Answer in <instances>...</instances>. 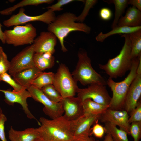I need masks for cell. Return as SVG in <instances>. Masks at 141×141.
<instances>
[{
    "mask_svg": "<svg viewBox=\"0 0 141 141\" xmlns=\"http://www.w3.org/2000/svg\"><path fill=\"white\" fill-rule=\"evenodd\" d=\"M82 104L84 114L99 115L109 108V106L100 104L90 99L83 100Z\"/></svg>",
    "mask_w": 141,
    "mask_h": 141,
    "instance_id": "cell-23",
    "label": "cell"
},
{
    "mask_svg": "<svg viewBox=\"0 0 141 141\" xmlns=\"http://www.w3.org/2000/svg\"><path fill=\"white\" fill-rule=\"evenodd\" d=\"M2 26L0 23V40L2 43L4 44L5 43V42L4 34L2 29Z\"/></svg>",
    "mask_w": 141,
    "mask_h": 141,
    "instance_id": "cell-41",
    "label": "cell"
},
{
    "mask_svg": "<svg viewBox=\"0 0 141 141\" xmlns=\"http://www.w3.org/2000/svg\"><path fill=\"white\" fill-rule=\"evenodd\" d=\"M42 72L34 66L17 72L12 76L17 83L26 89L31 85L32 82Z\"/></svg>",
    "mask_w": 141,
    "mask_h": 141,
    "instance_id": "cell-18",
    "label": "cell"
},
{
    "mask_svg": "<svg viewBox=\"0 0 141 141\" xmlns=\"http://www.w3.org/2000/svg\"><path fill=\"white\" fill-rule=\"evenodd\" d=\"M2 113V110L1 108L0 107V116Z\"/></svg>",
    "mask_w": 141,
    "mask_h": 141,
    "instance_id": "cell-43",
    "label": "cell"
},
{
    "mask_svg": "<svg viewBox=\"0 0 141 141\" xmlns=\"http://www.w3.org/2000/svg\"><path fill=\"white\" fill-rule=\"evenodd\" d=\"M0 92L4 94V100L6 103L10 105H13L15 103L20 104L27 117L30 119H35L40 125L39 122L36 119L28 108L27 99L28 98L31 97V96L29 92L26 89L16 92L8 89H0Z\"/></svg>",
    "mask_w": 141,
    "mask_h": 141,
    "instance_id": "cell-14",
    "label": "cell"
},
{
    "mask_svg": "<svg viewBox=\"0 0 141 141\" xmlns=\"http://www.w3.org/2000/svg\"><path fill=\"white\" fill-rule=\"evenodd\" d=\"M129 134L132 137L134 141H139L141 137V121L131 123Z\"/></svg>",
    "mask_w": 141,
    "mask_h": 141,
    "instance_id": "cell-33",
    "label": "cell"
},
{
    "mask_svg": "<svg viewBox=\"0 0 141 141\" xmlns=\"http://www.w3.org/2000/svg\"><path fill=\"white\" fill-rule=\"evenodd\" d=\"M128 121L130 124L133 122L141 121V101L139 100L137 105L133 111L130 112Z\"/></svg>",
    "mask_w": 141,
    "mask_h": 141,
    "instance_id": "cell-34",
    "label": "cell"
},
{
    "mask_svg": "<svg viewBox=\"0 0 141 141\" xmlns=\"http://www.w3.org/2000/svg\"><path fill=\"white\" fill-rule=\"evenodd\" d=\"M5 43L15 47L33 44L37 35L36 28L30 23L14 26L3 32Z\"/></svg>",
    "mask_w": 141,
    "mask_h": 141,
    "instance_id": "cell-6",
    "label": "cell"
},
{
    "mask_svg": "<svg viewBox=\"0 0 141 141\" xmlns=\"http://www.w3.org/2000/svg\"><path fill=\"white\" fill-rule=\"evenodd\" d=\"M140 29H141V26L136 27L117 26L106 33L100 32L96 37L95 39L97 41L103 42L110 36L116 34H129Z\"/></svg>",
    "mask_w": 141,
    "mask_h": 141,
    "instance_id": "cell-22",
    "label": "cell"
},
{
    "mask_svg": "<svg viewBox=\"0 0 141 141\" xmlns=\"http://www.w3.org/2000/svg\"><path fill=\"white\" fill-rule=\"evenodd\" d=\"M68 67L60 64L55 74L52 84L63 98L74 96L78 87Z\"/></svg>",
    "mask_w": 141,
    "mask_h": 141,
    "instance_id": "cell-7",
    "label": "cell"
},
{
    "mask_svg": "<svg viewBox=\"0 0 141 141\" xmlns=\"http://www.w3.org/2000/svg\"><path fill=\"white\" fill-rule=\"evenodd\" d=\"M74 1V0H59L57 3L47 7L48 9H50L54 12L63 10L61 8L63 6Z\"/></svg>",
    "mask_w": 141,
    "mask_h": 141,
    "instance_id": "cell-36",
    "label": "cell"
},
{
    "mask_svg": "<svg viewBox=\"0 0 141 141\" xmlns=\"http://www.w3.org/2000/svg\"><path fill=\"white\" fill-rule=\"evenodd\" d=\"M104 124L105 133L110 135L113 141H129L128 134L125 131L112 123L106 122Z\"/></svg>",
    "mask_w": 141,
    "mask_h": 141,
    "instance_id": "cell-26",
    "label": "cell"
},
{
    "mask_svg": "<svg viewBox=\"0 0 141 141\" xmlns=\"http://www.w3.org/2000/svg\"><path fill=\"white\" fill-rule=\"evenodd\" d=\"M77 16L70 12H66L59 15L54 20L48 25V31L53 33L59 40L62 51L67 49L65 46V38L71 32L80 31L86 34L90 32L91 28L86 24L77 21Z\"/></svg>",
    "mask_w": 141,
    "mask_h": 141,
    "instance_id": "cell-2",
    "label": "cell"
},
{
    "mask_svg": "<svg viewBox=\"0 0 141 141\" xmlns=\"http://www.w3.org/2000/svg\"><path fill=\"white\" fill-rule=\"evenodd\" d=\"M35 53L32 44L23 49L13 57L10 61L8 71L11 76L19 71L35 66L33 57Z\"/></svg>",
    "mask_w": 141,
    "mask_h": 141,
    "instance_id": "cell-11",
    "label": "cell"
},
{
    "mask_svg": "<svg viewBox=\"0 0 141 141\" xmlns=\"http://www.w3.org/2000/svg\"><path fill=\"white\" fill-rule=\"evenodd\" d=\"M53 0H23L16 4L7 8L0 11L1 15H11L17 8L28 5L37 6L41 4H50L52 3Z\"/></svg>",
    "mask_w": 141,
    "mask_h": 141,
    "instance_id": "cell-25",
    "label": "cell"
},
{
    "mask_svg": "<svg viewBox=\"0 0 141 141\" xmlns=\"http://www.w3.org/2000/svg\"><path fill=\"white\" fill-rule=\"evenodd\" d=\"M129 117L128 113L124 110H114L109 108L100 115L99 120L102 122H109L118 126L129 134Z\"/></svg>",
    "mask_w": 141,
    "mask_h": 141,
    "instance_id": "cell-13",
    "label": "cell"
},
{
    "mask_svg": "<svg viewBox=\"0 0 141 141\" xmlns=\"http://www.w3.org/2000/svg\"><path fill=\"white\" fill-rule=\"evenodd\" d=\"M8 137L10 141H35L39 138L38 128H29L19 131L11 127L8 132Z\"/></svg>",
    "mask_w": 141,
    "mask_h": 141,
    "instance_id": "cell-19",
    "label": "cell"
},
{
    "mask_svg": "<svg viewBox=\"0 0 141 141\" xmlns=\"http://www.w3.org/2000/svg\"><path fill=\"white\" fill-rule=\"evenodd\" d=\"M96 0H86L85 1V4L83 9L80 14L77 16V21L82 23L88 15L91 8L97 3Z\"/></svg>",
    "mask_w": 141,
    "mask_h": 141,
    "instance_id": "cell-32",
    "label": "cell"
},
{
    "mask_svg": "<svg viewBox=\"0 0 141 141\" xmlns=\"http://www.w3.org/2000/svg\"><path fill=\"white\" fill-rule=\"evenodd\" d=\"M131 44V57H141V29L128 34Z\"/></svg>",
    "mask_w": 141,
    "mask_h": 141,
    "instance_id": "cell-24",
    "label": "cell"
},
{
    "mask_svg": "<svg viewBox=\"0 0 141 141\" xmlns=\"http://www.w3.org/2000/svg\"><path fill=\"white\" fill-rule=\"evenodd\" d=\"M60 102L64 113L63 116L69 121H74L84 114L82 101L78 97L63 98Z\"/></svg>",
    "mask_w": 141,
    "mask_h": 141,
    "instance_id": "cell-15",
    "label": "cell"
},
{
    "mask_svg": "<svg viewBox=\"0 0 141 141\" xmlns=\"http://www.w3.org/2000/svg\"><path fill=\"white\" fill-rule=\"evenodd\" d=\"M141 25V12L132 6L128 8L124 16L120 17L117 26L136 27Z\"/></svg>",
    "mask_w": 141,
    "mask_h": 141,
    "instance_id": "cell-20",
    "label": "cell"
},
{
    "mask_svg": "<svg viewBox=\"0 0 141 141\" xmlns=\"http://www.w3.org/2000/svg\"><path fill=\"white\" fill-rule=\"evenodd\" d=\"M35 66L40 71L52 68L55 64V58L52 54L46 52L35 53L33 57Z\"/></svg>",
    "mask_w": 141,
    "mask_h": 141,
    "instance_id": "cell-21",
    "label": "cell"
},
{
    "mask_svg": "<svg viewBox=\"0 0 141 141\" xmlns=\"http://www.w3.org/2000/svg\"><path fill=\"white\" fill-rule=\"evenodd\" d=\"M10 76L7 72L0 74V81H3L9 84L13 88L12 91L14 92H18L26 89L17 83Z\"/></svg>",
    "mask_w": 141,
    "mask_h": 141,
    "instance_id": "cell-30",
    "label": "cell"
},
{
    "mask_svg": "<svg viewBox=\"0 0 141 141\" xmlns=\"http://www.w3.org/2000/svg\"><path fill=\"white\" fill-rule=\"evenodd\" d=\"M38 128L39 138L43 141H73L74 138L71 122L63 116L51 120L44 117L39 119Z\"/></svg>",
    "mask_w": 141,
    "mask_h": 141,
    "instance_id": "cell-1",
    "label": "cell"
},
{
    "mask_svg": "<svg viewBox=\"0 0 141 141\" xmlns=\"http://www.w3.org/2000/svg\"><path fill=\"white\" fill-rule=\"evenodd\" d=\"M125 38L124 44L119 53L115 57L109 59L104 64H99L100 69L104 70L112 79L122 77L130 70L133 60L131 57V44L128 34H122Z\"/></svg>",
    "mask_w": 141,
    "mask_h": 141,
    "instance_id": "cell-3",
    "label": "cell"
},
{
    "mask_svg": "<svg viewBox=\"0 0 141 141\" xmlns=\"http://www.w3.org/2000/svg\"><path fill=\"white\" fill-rule=\"evenodd\" d=\"M35 141H43L40 139L39 138L37 139Z\"/></svg>",
    "mask_w": 141,
    "mask_h": 141,
    "instance_id": "cell-44",
    "label": "cell"
},
{
    "mask_svg": "<svg viewBox=\"0 0 141 141\" xmlns=\"http://www.w3.org/2000/svg\"><path fill=\"white\" fill-rule=\"evenodd\" d=\"M99 16L102 20L108 21L111 19L112 16L111 10L107 7H103L99 11Z\"/></svg>",
    "mask_w": 141,
    "mask_h": 141,
    "instance_id": "cell-38",
    "label": "cell"
},
{
    "mask_svg": "<svg viewBox=\"0 0 141 141\" xmlns=\"http://www.w3.org/2000/svg\"><path fill=\"white\" fill-rule=\"evenodd\" d=\"M25 11L24 8H20L17 14L4 20L3 22V25L8 27L36 21H41L48 25L53 22L56 17L54 12L49 9L40 15L34 16L27 15Z\"/></svg>",
    "mask_w": 141,
    "mask_h": 141,
    "instance_id": "cell-8",
    "label": "cell"
},
{
    "mask_svg": "<svg viewBox=\"0 0 141 141\" xmlns=\"http://www.w3.org/2000/svg\"><path fill=\"white\" fill-rule=\"evenodd\" d=\"M41 90L49 99L54 102H60L63 98L52 84L44 86Z\"/></svg>",
    "mask_w": 141,
    "mask_h": 141,
    "instance_id": "cell-29",
    "label": "cell"
},
{
    "mask_svg": "<svg viewBox=\"0 0 141 141\" xmlns=\"http://www.w3.org/2000/svg\"><path fill=\"white\" fill-rule=\"evenodd\" d=\"M140 59L141 57L133 59L132 65L130 72L122 81L116 82L110 77L107 80V85L111 89L112 92L109 108L114 110H123L126 96L136 76L137 68Z\"/></svg>",
    "mask_w": 141,
    "mask_h": 141,
    "instance_id": "cell-5",
    "label": "cell"
},
{
    "mask_svg": "<svg viewBox=\"0 0 141 141\" xmlns=\"http://www.w3.org/2000/svg\"><path fill=\"white\" fill-rule=\"evenodd\" d=\"M78 60L75 68L72 73L77 82L83 86L98 84L106 86L107 80L97 72L91 65V60L86 51L81 49L78 53Z\"/></svg>",
    "mask_w": 141,
    "mask_h": 141,
    "instance_id": "cell-4",
    "label": "cell"
},
{
    "mask_svg": "<svg viewBox=\"0 0 141 141\" xmlns=\"http://www.w3.org/2000/svg\"><path fill=\"white\" fill-rule=\"evenodd\" d=\"M104 1L108 4L113 3L115 6V10L114 17L111 25V28L113 29L117 26L119 19L122 16L125 8L128 5V0H111Z\"/></svg>",
    "mask_w": 141,
    "mask_h": 141,
    "instance_id": "cell-27",
    "label": "cell"
},
{
    "mask_svg": "<svg viewBox=\"0 0 141 141\" xmlns=\"http://www.w3.org/2000/svg\"><path fill=\"white\" fill-rule=\"evenodd\" d=\"M86 135L81 136L74 137L73 141H96L94 139Z\"/></svg>",
    "mask_w": 141,
    "mask_h": 141,
    "instance_id": "cell-39",
    "label": "cell"
},
{
    "mask_svg": "<svg viewBox=\"0 0 141 141\" xmlns=\"http://www.w3.org/2000/svg\"><path fill=\"white\" fill-rule=\"evenodd\" d=\"M57 38L53 33L49 31L41 32L35 38L33 44L35 53L48 52L53 54L55 52Z\"/></svg>",
    "mask_w": 141,
    "mask_h": 141,
    "instance_id": "cell-16",
    "label": "cell"
},
{
    "mask_svg": "<svg viewBox=\"0 0 141 141\" xmlns=\"http://www.w3.org/2000/svg\"><path fill=\"white\" fill-rule=\"evenodd\" d=\"M106 133L103 141H113L110 135L108 133Z\"/></svg>",
    "mask_w": 141,
    "mask_h": 141,
    "instance_id": "cell-42",
    "label": "cell"
},
{
    "mask_svg": "<svg viewBox=\"0 0 141 141\" xmlns=\"http://www.w3.org/2000/svg\"><path fill=\"white\" fill-rule=\"evenodd\" d=\"M98 120L95 123L92 128V132L96 137L101 138L104 136L105 131L104 127L98 123Z\"/></svg>",
    "mask_w": 141,
    "mask_h": 141,
    "instance_id": "cell-35",
    "label": "cell"
},
{
    "mask_svg": "<svg viewBox=\"0 0 141 141\" xmlns=\"http://www.w3.org/2000/svg\"><path fill=\"white\" fill-rule=\"evenodd\" d=\"M7 120L5 115L2 113L0 116V139L2 141H7L4 131V125Z\"/></svg>",
    "mask_w": 141,
    "mask_h": 141,
    "instance_id": "cell-37",
    "label": "cell"
},
{
    "mask_svg": "<svg viewBox=\"0 0 141 141\" xmlns=\"http://www.w3.org/2000/svg\"><path fill=\"white\" fill-rule=\"evenodd\" d=\"M10 66V62L8 60L3 48L0 46V74L8 71Z\"/></svg>",
    "mask_w": 141,
    "mask_h": 141,
    "instance_id": "cell-31",
    "label": "cell"
},
{
    "mask_svg": "<svg viewBox=\"0 0 141 141\" xmlns=\"http://www.w3.org/2000/svg\"><path fill=\"white\" fill-rule=\"evenodd\" d=\"M141 59L137 68L136 76L126 96L124 110L130 113L136 107L141 96Z\"/></svg>",
    "mask_w": 141,
    "mask_h": 141,
    "instance_id": "cell-12",
    "label": "cell"
},
{
    "mask_svg": "<svg viewBox=\"0 0 141 141\" xmlns=\"http://www.w3.org/2000/svg\"><path fill=\"white\" fill-rule=\"evenodd\" d=\"M128 4H130L138 10L141 11V0H128Z\"/></svg>",
    "mask_w": 141,
    "mask_h": 141,
    "instance_id": "cell-40",
    "label": "cell"
},
{
    "mask_svg": "<svg viewBox=\"0 0 141 141\" xmlns=\"http://www.w3.org/2000/svg\"><path fill=\"white\" fill-rule=\"evenodd\" d=\"M77 97L83 101L90 99L100 104L109 106L110 97L105 86L94 84L84 88H78L77 92Z\"/></svg>",
    "mask_w": 141,
    "mask_h": 141,
    "instance_id": "cell-10",
    "label": "cell"
},
{
    "mask_svg": "<svg viewBox=\"0 0 141 141\" xmlns=\"http://www.w3.org/2000/svg\"><path fill=\"white\" fill-rule=\"evenodd\" d=\"M26 89L35 101L42 104L44 107L43 111L51 119L63 116L64 110L60 102H55L49 99L40 89L31 85Z\"/></svg>",
    "mask_w": 141,
    "mask_h": 141,
    "instance_id": "cell-9",
    "label": "cell"
},
{
    "mask_svg": "<svg viewBox=\"0 0 141 141\" xmlns=\"http://www.w3.org/2000/svg\"><path fill=\"white\" fill-rule=\"evenodd\" d=\"M100 115L84 114L77 120L71 122L74 137L89 136L91 127L97 121L99 120Z\"/></svg>",
    "mask_w": 141,
    "mask_h": 141,
    "instance_id": "cell-17",
    "label": "cell"
},
{
    "mask_svg": "<svg viewBox=\"0 0 141 141\" xmlns=\"http://www.w3.org/2000/svg\"><path fill=\"white\" fill-rule=\"evenodd\" d=\"M55 74L52 72H42L33 80L31 85L41 89L44 86L52 84Z\"/></svg>",
    "mask_w": 141,
    "mask_h": 141,
    "instance_id": "cell-28",
    "label": "cell"
}]
</instances>
